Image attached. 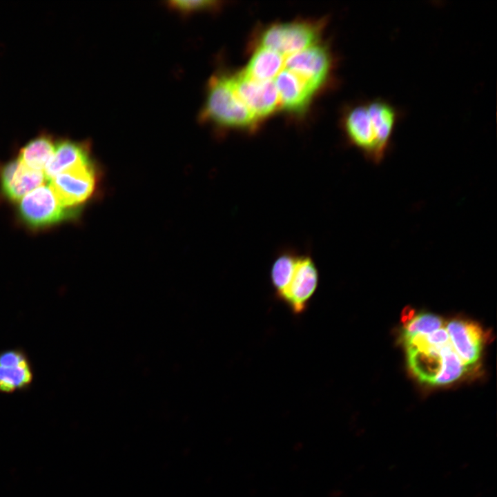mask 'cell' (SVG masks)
<instances>
[{
	"mask_svg": "<svg viewBox=\"0 0 497 497\" xmlns=\"http://www.w3.org/2000/svg\"><path fill=\"white\" fill-rule=\"evenodd\" d=\"M284 68L296 74L317 90L331 71V55L325 48L315 44L286 56Z\"/></svg>",
	"mask_w": 497,
	"mask_h": 497,
	"instance_id": "ba28073f",
	"label": "cell"
},
{
	"mask_svg": "<svg viewBox=\"0 0 497 497\" xmlns=\"http://www.w3.org/2000/svg\"><path fill=\"white\" fill-rule=\"evenodd\" d=\"M451 344L462 362L469 368L480 358L483 333L479 325L465 320H452L445 327Z\"/></svg>",
	"mask_w": 497,
	"mask_h": 497,
	"instance_id": "8fae6325",
	"label": "cell"
},
{
	"mask_svg": "<svg viewBox=\"0 0 497 497\" xmlns=\"http://www.w3.org/2000/svg\"><path fill=\"white\" fill-rule=\"evenodd\" d=\"M56 142L51 135L41 133L20 149L17 159L25 166L42 171L55 152Z\"/></svg>",
	"mask_w": 497,
	"mask_h": 497,
	"instance_id": "2e32d148",
	"label": "cell"
},
{
	"mask_svg": "<svg viewBox=\"0 0 497 497\" xmlns=\"http://www.w3.org/2000/svg\"><path fill=\"white\" fill-rule=\"evenodd\" d=\"M216 3L214 1L175 0L169 1L168 6L174 10L187 14L213 8Z\"/></svg>",
	"mask_w": 497,
	"mask_h": 497,
	"instance_id": "ffe728a7",
	"label": "cell"
},
{
	"mask_svg": "<svg viewBox=\"0 0 497 497\" xmlns=\"http://www.w3.org/2000/svg\"><path fill=\"white\" fill-rule=\"evenodd\" d=\"M17 209L22 222L37 230L71 220L80 211L63 206L49 184H43L24 196Z\"/></svg>",
	"mask_w": 497,
	"mask_h": 497,
	"instance_id": "3957f363",
	"label": "cell"
},
{
	"mask_svg": "<svg viewBox=\"0 0 497 497\" xmlns=\"http://www.w3.org/2000/svg\"><path fill=\"white\" fill-rule=\"evenodd\" d=\"M273 81L280 106L292 113L302 112L316 91L301 77L284 68Z\"/></svg>",
	"mask_w": 497,
	"mask_h": 497,
	"instance_id": "7c38bea8",
	"label": "cell"
},
{
	"mask_svg": "<svg viewBox=\"0 0 497 497\" xmlns=\"http://www.w3.org/2000/svg\"><path fill=\"white\" fill-rule=\"evenodd\" d=\"M442 327L441 317L431 313H420L406 321L402 337L416 333H430Z\"/></svg>",
	"mask_w": 497,
	"mask_h": 497,
	"instance_id": "d6986e66",
	"label": "cell"
},
{
	"mask_svg": "<svg viewBox=\"0 0 497 497\" xmlns=\"http://www.w3.org/2000/svg\"><path fill=\"white\" fill-rule=\"evenodd\" d=\"M399 117L395 106L384 99H374L347 110L343 126L349 142L367 160L379 164L391 147Z\"/></svg>",
	"mask_w": 497,
	"mask_h": 497,
	"instance_id": "6da1fadb",
	"label": "cell"
},
{
	"mask_svg": "<svg viewBox=\"0 0 497 497\" xmlns=\"http://www.w3.org/2000/svg\"><path fill=\"white\" fill-rule=\"evenodd\" d=\"M300 254L291 248L284 249L274 259L270 271L271 285L276 298L289 285L295 269Z\"/></svg>",
	"mask_w": 497,
	"mask_h": 497,
	"instance_id": "e0dca14e",
	"label": "cell"
},
{
	"mask_svg": "<svg viewBox=\"0 0 497 497\" xmlns=\"http://www.w3.org/2000/svg\"><path fill=\"white\" fill-rule=\"evenodd\" d=\"M442 369L433 385H445L459 379L469 369L454 350L451 341L440 347Z\"/></svg>",
	"mask_w": 497,
	"mask_h": 497,
	"instance_id": "ac0fdd59",
	"label": "cell"
},
{
	"mask_svg": "<svg viewBox=\"0 0 497 497\" xmlns=\"http://www.w3.org/2000/svg\"><path fill=\"white\" fill-rule=\"evenodd\" d=\"M98 181V171L92 160L59 173L48 184L63 206L80 211L93 196Z\"/></svg>",
	"mask_w": 497,
	"mask_h": 497,
	"instance_id": "277c9868",
	"label": "cell"
},
{
	"mask_svg": "<svg viewBox=\"0 0 497 497\" xmlns=\"http://www.w3.org/2000/svg\"><path fill=\"white\" fill-rule=\"evenodd\" d=\"M42 171L32 170L18 159L0 164V191L6 199L19 202L24 196L45 184Z\"/></svg>",
	"mask_w": 497,
	"mask_h": 497,
	"instance_id": "9c48e42d",
	"label": "cell"
},
{
	"mask_svg": "<svg viewBox=\"0 0 497 497\" xmlns=\"http://www.w3.org/2000/svg\"><path fill=\"white\" fill-rule=\"evenodd\" d=\"M201 117L217 126L250 129L259 121L235 89L232 75L218 74L209 81Z\"/></svg>",
	"mask_w": 497,
	"mask_h": 497,
	"instance_id": "7a4b0ae2",
	"label": "cell"
},
{
	"mask_svg": "<svg viewBox=\"0 0 497 497\" xmlns=\"http://www.w3.org/2000/svg\"><path fill=\"white\" fill-rule=\"evenodd\" d=\"M318 283L319 271L314 260L309 254H300L289 285L277 299L286 304L294 315H300L306 309Z\"/></svg>",
	"mask_w": 497,
	"mask_h": 497,
	"instance_id": "8992f818",
	"label": "cell"
},
{
	"mask_svg": "<svg viewBox=\"0 0 497 497\" xmlns=\"http://www.w3.org/2000/svg\"><path fill=\"white\" fill-rule=\"evenodd\" d=\"M318 28L309 22L274 24L260 36V46L273 50L284 57L316 44Z\"/></svg>",
	"mask_w": 497,
	"mask_h": 497,
	"instance_id": "5b68a950",
	"label": "cell"
},
{
	"mask_svg": "<svg viewBox=\"0 0 497 497\" xmlns=\"http://www.w3.org/2000/svg\"><path fill=\"white\" fill-rule=\"evenodd\" d=\"M442 345H430L422 350L407 353L409 367L420 381L433 384L441 373L442 356L440 347Z\"/></svg>",
	"mask_w": 497,
	"mask_h": 497,
	"instance_id": "5bb4252c",
	"label": "cell"
},
{
	"mask_svg": "<svg viewBox=\"0 0 497 497\" xmlns=\"http://www.w3.org/2000/svg\"><path fill=\"white\" fill-rule=\"evenodd\" d=\"M92 160L88 143L61 139L57 140L55 152L44 174L50 180L62 172Z\"/></svg>",
	"mask_w": 497,
	"mask_h": 497,
	"instance_id": "4fadbf2b",
	"label": "cell"
},
{
	"mask_svg": "<svg viewBox=\"0 0 497 497\" xmlns=\"http://www.w3.org/2000/svg\"><path fill=\"white\" fill-rule=\"evenodd\" d=\"M34 380V371L27 354L21 349L0 352V393H12L25 390Z\"/></svg>",
	"mask_w": 497,
	"mask_h": 497,
	"instance_id": "30bf717a",
	"label": "cell"
},
{
	"mask_svg": "<svg viewBox=\"0 0 497 497\" xmlns=\"http://www.w3.org/2000/svg\"><path fill=\"white\" fill-rule=\"evenodd\" d=\"M284 59L279 52L260 46L243 72L257 81L273 80L284 68Z\"/></svg>",
	"mask_w": 497,
	"mask_h": 497,
	"instance_id": "9a60e30c",
	"label": "cell"
},
{
	"mask_svg": "<svg viewBox=\"0 0 497 497\" xmlns=\"http://www.w3.org/2000/svg\"><path fill=\"white\" fill-rule=\"evenodd\" d=\"M232 79L237 95L258 120L269 116L280 107L273 80L257 81L243 71L232 75Z\"/></svg>",
	"mask_w": 497,
	"mask_h": 497,
	"instance_id": "52a82bcc",
	"label": "cell"
}]
</instances>
